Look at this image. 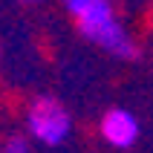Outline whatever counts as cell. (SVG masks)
I'll list each match as a JSON object with an SVG mask.
<instances>
[{
	"label": "cell",
	"mask_w": 153,
	"mask_h": 153,
	"mask_svg": "<svg viewBox=\"0 0 153 153\" xmlns=\"http://www.w3.org/2000/svg\"><path fill=\"white\" fill-rule=\"evenodd\" d=\"M32 142L35 139L29 133H12V136L3 139L0 153H32Z\"/></svg>",
	"instance_id": "obj_4"
},
{
	"label": "cell",
	"mask_w": 153,
	"mask_h": 153,
	"mask_svg": "<svg viewBox=\"0 0 153 153\" xmlns=\"http://www.w3.org/2000/svg\"><path fill=\"white\" fill-rule=\"evenodd\" d=\"M26 133L43 147H61L72 133V116L58 98L41 95L26 110Z\"/></svg>",
	"instance_id": "obj_2"
},
{
	"label": "cell",
	"mask_w": 153,
	"mask_h": 153,
	"mask_svg": "<svg viewBox=\"0 0 153 153\" xmlns=\"http://www.w3.org/2000/svg\"><path fill=\"white\" fill-rule=\"evenodd\" d=\"M20 3H29V6H32V3H43V0H20Z\"/></svg>",
	"instance_id": "obj_5"
},
{
	"label": "cell",
	"mask_w": 153,
	"mask_h": 153,
	"mask_svg": "<svg viewBox=\"0 0 153 153\" xmlns=\"http://www.w3.org/2000/svg\"><path fill=\"white\" fill-rule=\"evenodd\" d=\"M98 133L113 150H130L139 142V119L124 107H110L98 121Z\"/></svg>",
	"instance_id": "obj_3"
},
{
	"label": "cell",
	"mask_w": 153,
	"mask_h": 153,
	"mask_svg": "<svg viewBox=\"0 0 153 153\" xmlns=\"http://www.w3.org/2000/svg\"><path fill=\"white\" fill-rule=\"evenodd\" d=\"M61 6L72 17L75 29L98 49L121 61H133L139 55V46L124 20L119 17L113 0H61Z\"/></svg>",
	"instance_id": "obj_1"
}]
</instances>
